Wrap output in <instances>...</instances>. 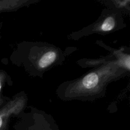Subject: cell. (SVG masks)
<instances>
[{
  "label": "cell",
  "instance_id": "4",
  "mask_svg": "<svg viewBox=\"0 0 130 130\" xmlns=\"http://www.w3.org/2000/svg\"><path fill=\"white\" fill-rule=\"evenodd\" d=\"M27 96L24 91L17 94L0 108V130H8L11 117H17L24 112Z\"/></svg>",
  "mask_w": 130,
  "mask_h": 130
},
{
  "label": "cell",
  "instance_id": "7",
  "mask_svg": "<svg viewBox=\"0 0 130 130\" xmlns=\"http://www.w3.org/2000/svg\"><path fill=\"white\" fill-rule=\"evenodd\" d=\"M10 76L3 70H0V108L2 107L10 99L5 97L2 94V89L5 86V83L8 82V79Z\"/></svg>",
  "mask_w": 130,
  "mask_h": 130
},
{
  "label": "cell",
  "instance_id": "9",
  "mask_svg": "<svg viewBox=\"0 0 130 130\" xmlns=\"http://www.w3.org/2000/svg\"><path fill=\"white\" fill-rule=\"evenodd\" d=\"M1 27H2V25L0 23V39H1Z\"/></svg>",
  "mask_w": 130,
  "mask_h": 130
},
{
  "label": "cell",
  "instance_id": "2",
  "mask_svg": "<svg viewBox=\"0 0 130 130\" xmlns=\"http://www.w3.org/2000/svg\"><path fill=\"white\" fill-rule=\"evenodd\" d=\"M17 52L20 57V65L34 76H42L51 67L59 64L63 58L60 49L46 43H22Z\"/></svg>",
  "mask_w": 130,
  "mask_h": 130
},
{
  "label": "cell",
  "instance_id": "6",
  "mask_svg": "<svg viewBox=\"0 0 130 130\" xmlns=\"http://www.w3.org/2000/svg\"><path fill=\"white\" fill-rule=\"evenodd\" d=\"M104 3L109 8L120 11L123 14H129L130 12L129 0H108L104 1Z\"/></svg>",
  "mask_w": 130,
  "mask_h": 130
},
{
  "label": "cell",
  "instance_id": "8",
  "mask_svg": "<svg viewBox=\"0 0 130 130\" xmlns=\"http://www.w3.org/2000/svg\"><path fill=\"white\" fill-rule=\"evenodd\" d=\"M24 130H53V129L47 125H40L39 126L37 125H34V126H30Z\"/></svg>",
  "mask_w": 130,
  "mask_h": 130
},
{
  "label": "cell",
  "instance_id": "5",
  "mask_svg": "<svg viewBox=\"0 0 130 130\" xmlns=\"http://www.w3.org/2000/svg\"><path fill=\"white\" fill-rule=\"evenodd\" d=\"M38 1L39 0H0V13L17 11Z\"/></svg>",
  "mask_w": 130,
  "mask_h": 130
},
{
  "label": "cell",
  "instance_id": "1",
  "mask_svg": "<svg viewBox=\"0 0 130 130\" xmlns=\"http://www.w3.org/2000/svg\"><path fill=\"white\" fill-rule=\"evenodd\" d=\"M129 75L117 59L112 60L74 80L62 83L57 90L64 101H93L105 96L108 85Z\"/></svg>",
  "mask_w": 130,
  "mask_h": 130
},
{
  "label": "cell",
  "instance_id": "3",
  "mask_svg": "<svg viewBox=\"0 0 130 130\" xmlns=\"http://www.w3.org/2000/svg\"><path fill=\"white\" fill-rule=\"evenodd\" d=\"M122 15L123 13L117 10L110 8L104 10L102 15L95 22L79 31L72 33L70 35V38L77 40L83 36H87L93 34L105 35L119 30L126 27Z\"/></svg>",
  "mask_w": 130,
  "mask_h": 130
}]
</instances>
